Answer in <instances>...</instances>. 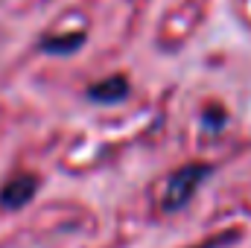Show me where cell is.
I'll list each match as a JSON object with an SVG mask.
<instances>
[{
	"mask_svg": "<svg viewBox=\"0 0 251 248\" xmlns=\"http://www.w3.org/2000/svg\"><path fill=\"white\" fill-rule=\"evenodd\" d=\"M210 173H213V167H210V164H204V161H193V164H184L181 170H176V173L170 175L167 187H164L161 207H164L167 213L181 210L190 198L196 196V190L201 187V181H204Z\"/></svg>",
	"mask_w": 251,
	"mask_h": 248,
	"instance_id": "cell-1",
	"label": "cell"
},
{
	"mask_svg": "<svg viewBox=\"0 0 251 248\" xmlns=\"http://www.w3.org/2000/svg\"><path fill=\"white\" fill-rule=\"evenodd\" d=\"M38 193V178L29 173H21L15 178H9L0 190V207L3 210H21L32 201V196Z\"/></svg>",
	"mask_w": 251,
	"mask_h": 248,
	"instance_id": "cell-2",
	"label": "cell"
},
{
	"mask_svg": "<svg viewBox=\"0 0 251 248\" xmlns=\"http://www.w3.org/2000/svg\"><path fill=\"white\" fill-rule=\"evenodd\" d=\"M126 97H128L126 76H108V79H102V82H97V85L88 88V99L102 102V105H114V102H120Z\"/></svg>",
	"mask_w": 251,
	"mask_h": 248,
	"instance_id": "cell-3",
	"label": "cell"
},
{
	"mask_svg": "<svg viewBox=\"0 0 251 248\" xmlns=\"http://www.w3.org/2000/svg\"><path fill=\"white\" fill-rule=\"evenodd\" d=\"M85 44V32H70V35H47L41 38V50L44 53H56V56H70L73 50H79Z\"/></svg>",
	"mask_w": 251,
	"mask_h": 248,
	"instance_id": "cell-4",
	"label": "cell"
},
{
	"mask_svg": "<svg viewBox=\"0 0 251 248\" xmlns=\"http://www.w3.org/2000/svg\"><path fill=\"white\" fill-rule=\"evenodd\" d=\"M234 240H237V231H225L222 237H210V240H204L199 246H190V248H225L228 243H234Z\"/></svg>",
	"mask_w": 251,
	"mask_h": 248,
	"instance_id": "cell-5",
	"label": "cell"
}]
</instances>
